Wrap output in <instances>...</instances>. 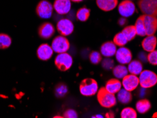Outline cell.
Returning <instances> with one entry per match:
<instances>
[{
  "mask_svg": "<svg viewBox=\"0 0 157 118\" xmlns=\"http://www.w3.org/2000/svg\"><path fill=\"white\" fill-rule=\"evenodd\" d=\"M97 100L103 108H110L117 103L115 94L108 92L105 87H101L97 92Z\"/></svg>",
  "mask_w": 157,
  "mask_h": 118,
  "instance_id": "6da1fadb",
  "label": "cell"
},
{
  "mask_svg": "<svg viewBox=\"0 0 157 118\" xmlns=\"http://www.w3.org/2000/svg\"><path fill=\"white\" fill-rule=\"evenodd\" d=\"M98 90V83L94 78H86L82 81L79 85V91L82 96L89 97L94 96Z\"/></svg>",
  "mask_w": 157,
  "mask_h": 118,
  "instance_id": "7a4b0ae2",
  "label": "cell"
},
{
  "mask_svg": "<svg viewBox=\"0 0 157 118\" xmlns=\"http://www.w3.org/2000/svg\"><path fill=\"white\" fill-rule=\"evenodd\" d=\"M140 85L142 89H149L157 84V74L151 70H142L139 76Z\"/></svg>",
  "mask_w": 157,
  "mask_h": 118,
  "instance_id": "3957f363",
  "label": "cell"
},
{
  "mask_svg": "<svg viewBox=\"0 0 157 118\" xmlns=\"http://www.w3.org/2000/svg\"><path fill=\"white\" fill-rule=\"evenodd\" d=\"M55 64L59 71H66L72 66L73 58L67 52L59 53L55 59Z\"/></svg>",
  "mask_w": 157,
  "mask_h": 118,
  "instance_id": "277c9868",
  "label": "cell"
},
{
  "mask_svg": "<svg viewBox=\"0 0 157 118\" xmlns=\"http://www.w3.org/2000/svg\"><path fill=\"white\" fill-rule=\"evenodd\" d=\"M51 47L55 52L59 54L67 52L70 48V43L66 36L60 35L53 39Z\"/></svg>",
  "mask_w": 157,
  "mask_h": 118,
  "instance_id": "5b68a950",
  "label": "cell"
},
{
  "mask_svg": "<svg viewBox=\"0 0 157 118\" xmlns=\"http://www.w3.org/2000/svg\"><path fill=\"white\" fill-rule=\"evenodd\" d=\"M137 4L144 14L157 17V0H139Z\"/></svg>",
  "mask_w": 157,
  "mask_h": 118,
  "instance_id": "8992f818",
  "label": "cell"
},
{
  "mask_svg": "<svg viewBox=\"0 0 157 118\" xmlns=\"http://www.w3.org/2000/svg\"><path fill=\"white\" fill-rule=\"evenodd\" d=\"M53 5L47 0L39 2L36 6V11L37 15L42 18H50L53 12Z\"/></svg>",
  "mask_w": 157,
  "mask_h": 118,
  "instance_id": "52a82bcc",
  "label": "cell"
},
{
  "mask_svg": "<svg viewBox=\"0 0 157 118\" xmlns=\"http://www.w3.org/2000/svg\"><path fill=\"white\" fill-rule=\"evenodd\" d=\"M146 31V36H153L157 31V17L151 15H142Z\"/></svg>",
  "mask_w": 157,
  "mask_h": 118,
  "instance_id": "ba28073f",
  "label": "cell"
},
{
  "mask_svg": "<svg viewBox=\"0 0 157 118\" xmlns=\"http://www.w3.org/2000/svg\"><path fill=\"white\" fill-rule=\"evenodd\" d=\"M57 30L61 36H68L73 33L75 25L69 18H62L57 22Z\"/></svg>",
  "mask_w": 157,
  "mask_h": 118,
  "instance_id": "9c48e42d",
  "label": "cell"
},
{
  "mask_svg": "<svg viewBox=\"0 0 157 118\" xmlns=\"http://www.w3.org/2000/svg\"><path fill=\"white\" fill-rule=\"evenodd\" d=\"M136 7L131 0H123L118 5V12L122 17L128 18L134 14Z\"/></svg>",
  "mask_w": 157,
  "mask_h": 118,
  "instance_id": "30bf717a",
  "label": "cell"
},
{
  "mask_svg": "<svg viewBox=\"0 0 157 118\" xmlns=\"http://www.w3.org/2000/svg\"><path fill=\"white\" fill-rule=\"evenodd\" d=\"M115 58L121 64H128L132 59V54L130 49L125 47H120L115 52Z\"/></svg>",
  "mask_w": 157,
  "mask_h": 118,
  "instance_id": "8fae6325",
  "label": "cell"
},
{
  "mask_svg": "<svg viewBox=\"0 0 157 118\" xmlns=\"http://www.w3.org/2000/svg\"><path fill=\"white\" fill-rule=\"evenodd\" d=\"M140 85L139 77H137V75L130 74L126 75L124 77L122 78V86L124 89H126L128 91H132L137 88Z\"/></svg>",
  "mask_w": 157,
  "mask_h": 118,
  "instance_id": "7c38bea8",
  "label": "cell"
},
{
  "mask_svg": "<svg viewBox=\"0 0 157 118\" xmlns=\"http://www.w3.org/2000/svg\"><path fill=\"white\" fill-rule=\"evenodd\" d=\"M53 9L59 15H65L71 10V0H55Z\"/></svg>",
  "mask_w": 157,
  "mask_h": 118,
  "instance_id": "4fadbf2b",
  "label": "cell"
},
{
  "mask_svg": "<svg viewBox=\"0 0 157 118\" xmlns=\"http://www.w3.org/2000/svg\"><path fill=\"white\" fill-rule=\"evenodd\" d=\"M53 52L52 48L47 43H43L37 49V57L42 61H48L51 58Z\"/></svg>",
  "mask_w": 157,
  "mask_h": 118,
  "instance_id": "5bb4252c",
  "label": "cell"
},
{
  "mask_svg": "<svg viewBox=\"0 0 157 118\" xmlns=\"http://www.w3.org/2000/svg\"><path fill=\"white\" fill-rule=\"evenodd\" d=\"M55 29L52 24L45 22L41 24L38 28V36L43 39H49L55 34Z\"/></svg>",
  "mask_w": 157,
  "mask_h": 118,
  "instance_id": "9a60e30c",
  "label": "cell"
},
{
  "mask_svg": "<svg viewBox=\"0 0 157 118\" xmlns=\"http://www.w3.org/2000/svg\"><path fill=\"white\" fill-rule=\"evenodd\" d=\"M117 51L116 45L113 41H108L101 45V53L105 57H111L114 56Z\"/></svg>",
  "mask_w": 157,
  "mask_h": 118,
  "instance_id": "2e32d148",
  "label": "cell"
},
{
  "mask_svg": "<svg viewBox=\"0 0 157 118\" xmlns=\"http://www.w3.org/2000/svg\"><path fill=\"white\" fill-rule=\"evenodd\" d=\"M157 45L156 37L153 36H147L142 42V46L145 51L150 52L156 49Z\"/></svg>",
  "mask_w": 157,
  "mask_h": 118,
  "instance_id": "e0dca14e",
  "label": "cell"
},
{
  "mask_svg": "<svg viewBox=\"0 0 157 118\" xmlns=\"http://www.w3.org/2000/svg\"><path fill=\"white\" fill-rule=\"evenodd\" d=\"M98 7L104 11L113 10L118 4V0H96Z\"/></svg>",
  "mask_w": 157,
  "mask_h": 118,
  "instance_id": "ac0fdd59",
  "label": "cell"
},
{
  "mask_svg": "<svg viewBox=\"0 0 157 118\" xmlns=\"http://www.w3.org/2000/svg\"><path fill=\"white\" fill-rule=\"evenodd\" d=\"M105 88L108 92L111 93H117L122 88V82L118 78H111L108 80L105 84Z\"/></svg>",
  "mask_w": 157,
  "mask_h": 118,
  "instance_id": "d6986e66",
  "label": "cell"
},
{
  "mask_svg": "<svg viewBox=\"0 0 157 118\" xmlns=\"http://www.w3.org/2000/svg\"><path fill=\"white\" fill-rule=\"evenodd\" d=\"M128 71L130 74L135 75H140L143 70V66L142 62L139 60H132L128 64Z\"/></svg>",
  "mask_w": 157,
  "mask_h": 118,
  "instance_id": "ffe728a7",
  "label": "cell"
},
{
  "mask_svg": "<svg viewBox=\"0 0 157 118\" xmlns=\"http://www.w3.org/2000/svg\"><path fill=\"white\" fill-rule=\"evenodd\" d=\"M151 104L147 99H141L136 103V110L140 114H144L151 109Z\"/></svg>",
  "mask_w": 157,
  "mask_h": 118,
  "instance_id": "44dd1931",
  "label": "cell"
},
{
  "mask_svg": "<svg viewBox=\"0 0 157 118\" xmlns=\"http://www.w3.org/2000/svg\"><path fill=\"white\" fill-rule=\"evenodd\" d=\"M117 98L122 104H128L132 100V96L130 91H127L124 89H121L117 92Z\"/></svg>",
  "mask_w": 157,
  "mask_h": 118,
  "instance_id": "7402d4cb",
  "label": "cell"
},
{
  "mask_svg": "<svg viewBox=\"0 0 157 118\" xmlns=\"http://www.w3.org/2000/svg\"><path fill=\"white\" fill-rule=\"evenodd\" d=\"M113 75L117 78H122L126 75L128 74L129 71L128 68L124 66V64H118V65L115 66L113 69Z\"/></svg>",
  "mask_w": 157,
  "mask_h": 118,
  "instance_id": "603a6c76",
  "label": "cell"
},
{
  "mask_svg": "<svg viewBox=\"0 0 157 118\" xmlns=\"http://www.w3.org/2000/svg\"><path fill=\"white\" fill-rule=\"evenodd\" d=\"M90 13H91V11L89 9L86 8V6L82 7L78 9V11L76 13V17H77L78 21L82 22H85L89 19L90 17Z\"/></svg>",
  "mask_w": 157,
  "mask_h": 118,
  "instance_id": "cb8c5ba5",
  "label": "cell"
},
{
  "mask_svg": "<svg viewBox=\"0 0 157 118\" xmlns=\"http://www.w3.org/2000/svg\"><path fill=\"white\" fill-rule=\"evenodd\" d=\"M122 33L124 34V36L126 37L128 41L132 40L137 36L135 25H128V26L124 27L122 31Z\"/></svg>",
  "mask_w": 157,
  "mask_h": 118,
  "instance_id": "d4e9b609",
  "label": "cell"
},
{
  "mask_svg": "<svg viewBox=\"0 0 157 118\" xmlns=\"http://www.w3.org/2000/svg\"><path fill=\"white\" fill-rule=\"evenodd\" d=\"M11 43H12V40L9 35L0 33V49H7L11 46Z\"/></svg>",
  "mask_w": 157,
  "mask_h": 118,
  "instance_id": "484cf974",
  "label": "cell"
},
{
  "mask_svg": "<svg viewBox=\"0 0 157 118\" xmlns=\"http://www.w3.org/2000/svg\"><path fill=\"white\" fill-rule=\"evenodd\" d=\"M135 27L136 29V32H137V35L139 36H146V31H145V28L144 25V23H143L142 15L138 17V18L136 21Z\"/></svg>",
  "mask_w": 157,
  "mask_h": 118,
  "instance_id": "4316f807",
  "label": "cell"
},
{
  "mask_svg": "<svg viewBox=\"0 0 157 118\" xmlns=\"http://www.w3.org/2000/svg\"><path fill=\"white\" fill-rule=\"evenodd\" d=\"M68 93V88L64 83H59L55 86V94L57 98H63Z\"/></svg>",
  "mask_w": 157,
  "mask_h": 118,
  "instance_id": "83f0119b",
  "label": "cell"
},
{
  "mask_svg": "<svg viewBox=\"0 0 157 118\" xmlns=\"http://www.w3.org/2000/svg\"><path fill=\"white\" fill-rule=\"evenodd\" d=\"M128 39L124 36V34L122 33V31L115 35L113 38V43L116 45V46H118V47H123V46L128 43Z\"/></svg>",
  "mask_w": 157,
  "mask_h": 118,
  "instance_id": "f1b7e54d",
  "label": "cell"
},
{
  "mask_svg": "<svg viewBox=\"0 0 157 118\" xmlns=\"http://www.w3.org/2000/svg\"><path fill=\"white\" fill-rule=\"evenodd\" d=\"M121 116L122 118H137V111L130 107L124 108L121 111Z\"/></svg>",
  "mask_w": 157,
  "mask_h": 118,
  "instance_id": "f546056e",
  "label": "cell"
},
{
  "mask_svg": "<svg viewBox=\"0 0 157 118\" xmlns=\"http://www.w3.org/2000/svg\"><path fill=\"white\" fill-rule=\"evenodd\" d=\"M89 59L92 64H98L102 61V55L97 51H93L89 54Z\"/></svg>",
  "mask_w": 157,
  "mask_h": 118,
  "instance_id": "4dcf8cb0",
  "label": "cell"
},
{
  "mask_svg": "<svg viewBox=\"0 0 157 118\" xmlns=\"http://www.w3.org/2000/svg\"><path fill=\"white\" fill-rule=\"evenodd\" d=\"M102 67L106 70L113 69L115 67L114 60L110 59V57H105L104 59L102 60Z\"/></svg>",
  "mask_w": 157,
  "mask_h": 118,
  "instance_id": "1f68e13d",
  "label": "cell"
},
{
  "mask_svg": "<svg viewBox=\"0 0 157 118\" xmlns=\"http://www.w3.org/2000/svg\"><path fill=\"white\" fill-rule=\"evenodd\" d=\"M147 61L154 66L157 65V50H154L150 52L147 55Z\"/></svg>",
  "mask_w": 157,
  "mask_h": 118,
  "instance_id": "d6a6232c",
  "label": "cell"
},
{
  "mask_svg": "<svg viewBox=\"0 0 157 118\" xmlns=\"http://www.w3.org/2000/svg\"><path fill=\"white\" fill-rule=\"evenodd\" d=\"M63 117L65 118H77L78 117V114L75 110L69 109L67 110L63 114Z\"/></svg>",
  "mask_w": 157,
  "mask_h": 118,
  "instance_id": "836d02e7",
  "label": "cell"
},
{
  "mask_svg": "<svg viewBox=\"0 0 157 118\" xmlns=\"http://www.w3.org/2000/svg\"><path fill=\"white\" fill-rule=\"evenodd\" d=\"M127 23V20L124 17H122L121 18H120L118 21V24L121 25H124Z\"/></svg>",
  "mask_w": 157,
  "mask_h": 118,
  "instance_id": "e575fe53",
  "label": "cell"
},
{
  "mask_svg": "<svg viewBox=\"0 0 157 118\" xmlns=\"http://www.w3.org/2000/svg\"><path fill=\"white\" fill-rule=\"evenodd\" d=\"M82 1H84V0H71V2H75V3H78V2H81Z\"/></svg>",
  "mask_w": 157,
  "mask_h": 118,
  "instance_id": "d590c367",
  "label": "cell"
}]
</instances>
